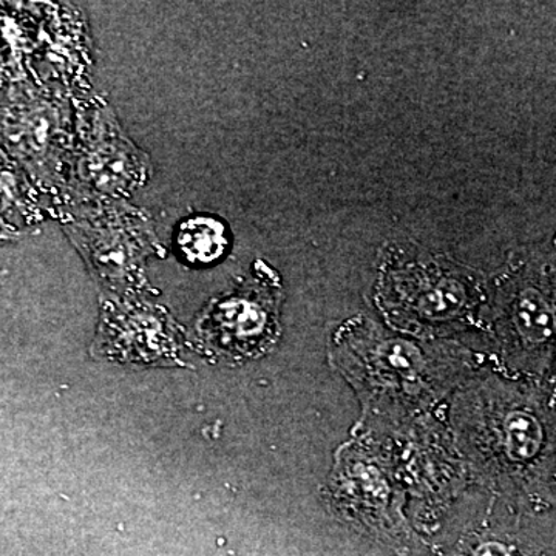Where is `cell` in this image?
Here are the masks:
<instances>
[{"label": "cell", "instance_id": "cell-6", "mask_svg": "<svg viewBox=\"0 0 556 556\" xmlns=\"http://www.w3.org/2000/svg\"><path fill=\"white\" fill-rule=\"evenodd\" d=\"M94 346L101 356L152 364L175 356L177 338L167 314L135 305L105 314Z\"/></svg>", "mask_w": 556, "mask_h": 556}, {"label": "cell", "instance_id": "cell-2", "mask_svg": "<svg viewBox=\"0 0 556 556\" xmlns=\"http://www.w3.org/2000/svg\"><path fill=\"white\" fill-rule=\"evenodd\" d=\"M457 415L468 450L492 473L522 477L546 460V422L518 393L479 387L464 394Z\"/></svg>", "mask_w": 556, "mask_h": 556}, {"label": "cell", "instance_id": "cell-4", "mask_svg": "<svg viewBox=\"0 0 556 556\" xmlns=\"http://www.w3.org/2000/svg\"><path fill=\"white\" fill-rule=\"evenodd\" d=\"M278 294L262 277L212 302L197 324V338L207 353L248 357L262 353L277 336Z\"/></svg>", "mask_w": 556, "mask_h": 556}, {"label": "cell", "instance_id": "cell-8", "mask_svg": "<svg viewBox=\"0 0 556 556\" xmlns=\"http://www.w3.org/2000/svg\"><path fill=\"white\" fill-rule=\"evenodd\" d=\"M473 556H519L514 548L500 543H486L473 552Z\"/></svg>", "mask_w": 556, "mask_h": 556}, {"label": "cell", "instance_id": "cell-7", "mask_svg": "<svg viewBox=\"0 0 556 556\" xmlns=\"http://www.w3.org/2000/svg\"><path fill=\"white\" fill-rule=\"evenodd\" d=\"M178 247L189 262L206 265L225 254L228 248V233L218 219L189 218L179 229Z\"/></svg>", "mask_w": 556, "mask_h": 556}, {"label": "cell", "instance_id": "cell-1", "mask_svg": "<svg viewBox=\"0 0 556 556\" xmlns=\"http://www.w3.org/2000/svg\"><path fill=\"white\" fill-rule=\"evenodd\" d=\"M338 364L372 409H416L441 397L456 382L457 358L375 324L343 329Z\"/></svg>", "mask_w": 556, "mask_h": 556}, {"label": "cell", "instance_id": "cell-3", "mask_svg": "<svg viewBox=\"0 0 556 556\" xmlns=\"http://www.w3.org/2000/svg\"><path fill=\"white\" fill-rule=\"evenodd\" d=\"M497 329L508 353L535 365L556 353V268H526L500 294Z\"/></svg>", "mask_w": 556, "mask_h": 556}, {"label": "cell", "instance_id": "cell-5", "mask_svg": "<svg viewBox=\"0 0 556 556\" xmlns=\"http://www.w3.org/2000/svg\"><path fill=\"white\" fill-rule=\"evenodd\" d=\"M386 299L397 316L438 327L470 316L477 294L470 278L456 269L412 263L388 274Z\"/></svg>", "mask_w": 556, "mask_h": 556}]
</instances>
